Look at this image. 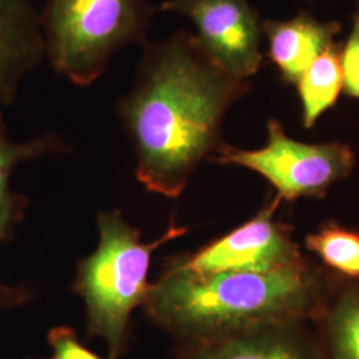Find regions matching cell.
<instances>
[{"label":"cell","mask_w":359,"mask_h":359,"mask_svg":"<svg viewBox=\"0 0 359 359\" xmlns=\"http://www.w3.org/2000/svg\"><path fill=\"white\" fill-rule=\"evenodd\" d=\"M283 200L266 198L255 217L192 253L168 258L167 269L192 276L219 273H269L292 269L309 261L293 229L276 217Z\"/></svg>","instance_id":"obj_6"},{"label":"cell","mask_w":359,"mask_h":359,"mask_svg":"<svg viewBox=\"0 0 359 359\" xmlns=\"http://www.w3.org/2000/svg\"><path fill=\"white\" fill-rule=\"evenodd\" d=\"M46 57L31 0H0V104L11 105L25 77Z\"/></svg>","instance_id":"obj_9"},{"label":"cell","mask_w":359,"mask_h":359,"mask_svg":"<svg viewBox=\"0 0 359 359\" xmlns=\"http://www.w3.org/2000/svg\"><path fill=\"white\" fill-rule=\"evenodd\" d=\"M65 151L67 145L55 135H43L29 142H13L0 112V245L13 240L16 228L26 218L28 208L26 196L11 188L13 170L29 160Z\"/></svg>","instance_id":"obj_12"},{"label":"cell","mask_w":359,"mask_h":359,"mask_svg":"<svg viewBox=\"0 0 359 359\" xmlns=\"http://www.w3.org/2000/svg\"><path fill=\"white\" fill-rule=\"evenodd\" d=\"M341 65L344 75L342 92L359 100V20L357 16L354 18L346 43L342 44Z\"/></svg>","instance_id":"obj_15"},{"label":"cell","mask_w":359,"mask_h":359,"mask_svg":"<svg viewBox=\"0 0 359 359\" xmlns=\"http://www.w3.org/2000/svg\"><path fill=\"white\" fill-rule=\"evenodd\" d=\"M50 359H55V358H53V357H52V358H50Z\"/></svg>","instance_id":"obj_19"},{"label":"cell","mask_w":359,"mask_h":359,"mask_svg":"<svg viewBox=\"0 0 359 359\" xmlns=\"http://www.w3.org/2000/svg\"><path fill=\"white\" fill-rule=\"evenodd\" d=\"M161 11L187 16L208 56L240 80L262 65V22L248 0H165Z\"/></svg>","instance_id":"obj_7"},{"label":"cell","mask_w":359,"mask_h":359,"mask_svg":"<svg viewBox=\"0 0 359 359\" xmlns=\"http://www.w3.org/2000/svg\"><path fill=\"white\" fill-rule=\"evenodd\" d=\"M329 280L330 271L311 258L269 273L192 276L164 268L142 309L176 345L203 342L268 323L311 322Z\"/></svg>","instance_id":"obj_2"},{"label":"cell","mask_w":359,"mask_h":359,"mask_svg":"<svg viewBox=\"0 0 359 359\" xmlns=\"http://www.w3.org/2000/svg\"><path fill=\"white\" fill-rule=\"evenodd\" d=\"M250 88L249 80L216 65L188 31L147 44L135 87L117 104L144 188L180 197L224 144V118Z\"/></svg>","instance_id":"obj_1"},{"label":"cell","mask_w":359,"mask_h":359,"mask_svg":"<svg viewBox=\"0 0 359 359\" xmlns=\"http://www.w3.org/2000/svg\"><path fill=\"white\" fill-rule=\"evenodd\" d=\"M152 15L147 0H46L39 15L46 57L57 75L88 87L116 52L145 41Z\"/></svg>","instance_id":"obj_4"},{"label":"cell","mask_w":359,"mask_h":359,"mask_svg":"<svg viewBox=\"0 0 359 359\" xmlns=\"http://www.w3.org/2000/svg\"><path fill=\"white\" fill-rule=\"evenodd\" d=\"M310 323L322 359H359V280L330 271L321 306Z\"/></svg>","instance_id":"obj_11"},{"label":"cell","mask_w":359,"mask_h":359,"mask_svg":"<svg viewBox=\"0 0 359 359\" xmlns=\"http://www.w3.org/2000/svg\"><path fill=\"white\" fill-rule=\"evenodd\" d=\"M47 339L53 350L55 359H103L79 341L76 332L72 327H53Z\"/></svg>","instance_id":"obj_16"},{"label":"cell","mask_w":359,"mask_h":359,"mask_svg":"<svg viewBox=\"0 0 359 359\" xmlns=\"http://www.w3.org/2000/svg\"><path fill=\"white\" fill-rule=\"evenodd\" d=\"M341 29L338 22H322L306 13L286 20L262 22L270 62L287 86L297 84L309 65L335 43Z\"/></svg>","instance_id":"obj_10"},{"label":"cell","mask_w":359,"mask_h":359,"mask_svg":"<svg viewBox=\"0 0 359 359\" xmlns=\"http://www.w3.org/2000/svg\"><path fill=\"white\" fill-rule=\"evenodd\" d=\"M357 1H358V13H357V15H355V16H357V18H358V20H359V0H357Z\"/></svg>","instance_id":"obj_18"},{"label":"cell","mask_w":359,"mask_h":359,"mask_svg":"<svg viewBox=\"0 0 359 359\" xmlns=\"http://www.w3.org/2000/svg\"><path fill=\"white\" fill-rule=\"evenodd\" d=\"M34 292L23 283H0V310L22 308L34 299Z\"/></svg>","instance_id":"obj_17"},{"label":"cell","mask_w":359,"mask_h":359,"mask_svg":"<svg viewBox=\"0 0 359 359\" xmlns=\"http://www.w3.org/2000/svg\"><path fill=\"white\" fill-rule=\"evenodd\" d=\"M97 249L79 261L74 292L87 309V337L102 338L108 359H118L128 347L130 316L145 304L152 287L148 271L154 250L187 233L172 224L160 238L142 243L140 231L132 226L121 212L97 216Z\"/></svg>","instance_id":"obj_3"},{"label":"cell","mask_w":359,"mask_h":359,"mask_svg":"<svg viewBox=\"0 0 359 359\" xmlns=\"http://www.w3.org/2000/svg\"><path fill=\"white\" fill-rule=\"evenodd\" d=\"M342 44L333 43L321 53L294 87L298 92L302 124L313 128L325 112L332 109L344 90V75L341 65Z\"/></svg>","instance_id":"obj_13"},{"label":"cell","mask_w":359,"mask_h":359,"mask_svg":"<svg viewBox=\"0 0 359 359\" xmlns=\"http://www.w3.org/2000/svg\"><path fill=\"white\" fill-rule=\"evenodd\" d=\"M176 359H322L310 322L261 325L217 339L179 344Z\"/></svg>","instance_id":"obj_8"},{"label":"cell","mask_w":359,"mask_h":359,"mask_svg":"<svg viewBox=\"0 0 359 359\" xmlns=\"http://www.w3.org/2000/svg\"><path fill=\"white\" fill-rule=\"evenodd\" d=\"M304 248L318 257L325 269L350 280H359V231L327 221L305 236Z\"/></svg>","instance_id":"obj_14"},{"label":"cell","mask_w":359,"mask_h":359,"mask_svg":"<svg viewBox=\"0 0 359 359\" xmlns=\"http://www.w3.org/2000/svg\"><path fill=\"white\" fill-rule=\"evenodd\" d=\"M266 135V144L257 149H243L224 142L210 160L255 172L286 203L325 197L355 167V154L345 142H298L287 135L277 118L268 121Z\"/></svg>","instance_id":"obj_5"}]
</instances>
